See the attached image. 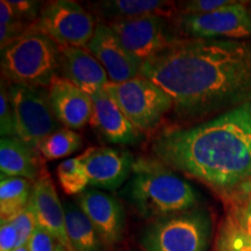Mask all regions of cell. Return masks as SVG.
<instances>
[{"mask_svg": "<svg viewBox=\"0 0 251 251\" xmlns=\"http://www.w3.org/2000/svg\"><path fill=\"white\" fill-rule=\"evenodd\" d=\"M141 76L171 97L181 120L215 117L251 100V41L178 39L144 61Z\"/></svg>", "mask_w": 251, "mask_h": 251, "instance_id": "1", "label": "cell"}, {"mask_svg": "<svg viewBox=\"0 0 251 251\" xmlns=\"http://www.w3.org/2000/svg\"><path fill=\"white\" fill-rule=\"evenodd\" d=\"M151 151L172 170L235 192L251 180V100L191 127L163 130Z\"/></svg>", "mask_w": 251, "mask_h": 251, "instance_id": "2", "label": "cell"}, {"mask_svg": "<svg viewBox=\"0 0 251 251\" xmlns=\"http://www.w3.org/2000/svg\"><path fill=\"white\" fill-rule=\"evenodd\" d=\"M143 218L159 219L196 208L197 191L157 159L139 158L121 192Z\"/></svg>", "mask_w": 251, "mask_h": 251, "instance_id": "3", "label": "cell"}, {"mask_svg": "<svg viewBox=\"0 0 251 251\" xmlns=\"http://www.w3.org/2000/svg\"><path fill=\"white\" fill-rule=\"evenodd\" d=\"M59 46L40 33H28L1 50L2 75L12 84L48 87L58 77Z\"/></svg>", "mask_w": 251, "mask_h": 251, "instance_id": "4", "label": "cell"}, {"mask_svg": "<svg viewBox=\"0 0 251 251\" xmlns=\"http://www.w3.org/2000/svg\"><path fill=\"white\" fill-rule=\"evenodd\" d=\"M211 235L208 212L193 208L153 220L143 229L141 244L147 251H206Z\"/></svg>", "mask_w": 251, "mask_h": 251, "instance_id": "5", "label": "cell"}, {"mask_svg": "<svg viewBox=\"0 0 251 251\" xmlns=\"http://www.w3.org/2000/svg\"><path fill=\"white\" fill-rule=\"evenodd\" d=\"M103 89L141 133L151 130L174 109L171 97L148 78L139 76L124 83H109Z\"/></svg>", "mask_w": 251, "mask_h": 251, "instance_id": "6", "label": "cell"}, {"mask_svg": "<svg viewBox=\"0 0 251 251\" xmlns=\"http://www.w3.org/2000/svg\"><path fill=\"white\" fill-rule=\"evenodd\" d=\"M13 107L18 137L35 149L45 137L62 128L51 108L49 91L45 87L11 84L7 86Z\"/></svg>", "mask_w": 251, "mask_h": 251, "instance_id": "7", "label": "cell"}, {"mask_svg": "<svg viewBox=\"0 0 251 251\" xmlns=\"http://www.w3.org/2000/svg\"><path fill=\"white\" fill-rule=\"evenodd\" d=\"M96 27L93 15L80 4L71 0H56L41 8L28 33L43 34L59 47L85 48Z\"/></svg>", "mask_w": 251, "mask_h": 251, "instance_id": "8", "label": "cell"}, {"mask_svg": "<svg viewBox=\"0 0 251 251\" xmlns=\"http://www.w3.org/2000/svg\"><path fill=\"white\" fill-rule=\"evenodd\" d=\"M174 24L180 39L247 40L251 37V11L248 1H237L207 14H177Z\"/></svg>", "mask_w": 251, "mask_h": 251, "instance_id": "9", "label": "cell"}, {"mask_svg": "<svg viewBox=\"0 0 251 251\" xmlns=\"http://www.w3.org/2000/svg\"><path fill=\"white\" fill-rule=\"evenodd\" d=\"M170 19L163 15H146L111 21L107 25L124 48L143 63L180 39Z\"/></svg>", "mask_w": 251, "mask_h": 251, "instance_id": "10", "label": "cell"}, {"mask_svg": "<svg viewBox=\"0 0 251 251\" xmlns=\"http://www.w3.org/2000/svg\"><path fill=\"white\" fill-rule=\"evenodd\" d=\"M85 48L102 65L111 83H124L141 76L143 63L124 48L108 25H97Z\"/></svg>", "mask_w": 251, "mask_h": 251, "instance_id": "11", "label": "cell"}, {"mask_svg": "<svg viewBox=\"0 0 251 251\" xmlns=\"http://www.w3.org/2000/svg\"><path fill=\"white\" fill-rule=\"evenodd\" d=\"M75 200L92 222L105 247L120 242L125 230L126 213L117 198L96 188H86Z\"/></svg>", "mask_w": 251, "mask_h": 251, "instance_id": "12", "label": "cell"}, {"mask_svg": "<svg viewBox=\"0 0 251 251\" xmlns=\"http://www.w3.org/2000/svg\"><path fill=\"white\" fill-rule=\"evenodd\" d=\"M80 156L92 187L115 191L128 181L133 172L134 157L125 150L99 147L87 149Z\"/></svg>", "mask_w": 251, "mask_h": 251, "instance_id": "13", "label": "cell"}, {"mask_svg": "<svg viewBox=\"0 0 251 251\" xmlns=\"http://www.w3.org/2000/svg\"><path fill=\"white\" fill-rule=\"evenodd\" d=\"M28 207L35 218L37 228L47 231L61 246L71 251L65 228L64 205H62L49 175H40L33 184Z\"/></svg>", "mask_w": 251, "mask_h": 251, "instance_id": "14", "label": "cell"}, {"mask_svg": "<svg viewBox=\"0 0 251 251\" xmlns=\"http://www.w3.org/2000/svg\"><path fill=\"white\" fill-rule=\"evenodd\" d=\"M93 113L90 124L109 143L135 146L142 139V133L128 120L118 103L105 89L91 94Z\"/></svg>", "mask_w": 251, "mask_h": 251, "instance_id": "15", "label": "cell"}, {"mask_svg": "<svg viewBox=\"0 0 251 251\" xmlns=\"http://www.w3.org/2000/svg\"><path fill=\"white\" fill-rule=\"evenodd\" d=\"M48 91L52 111L63 127L79 130L91 121L93 101L85 91L59 76L55 78Z\"/></svg>", "mask_w": 251, "mask_h": 251, "instance_id": "16", "label": "cell"}, {"mask_svg": "<svg viewBox=\"0 0 251 251\" xmlns=\"http://www.w3.org/2000/svg\"><path fill=\"white\" fill-rule=\"evenodd\" d=\"M58 74L90 96L109 83L102 65L89 50L80 47H59Z\"/></svg>", "mask_w": 251, "mask_h": 251, "instance_id": "17", "label": "cell"}, {"mask_svg": "<svg viewBox=\"0 0 251 251\" xmlns=\"http://www.w3.org/2000/svg\"><path fill=\"white\" fill-rule=\"evenodd\" d=\"M0 172L4 177H20L35 181L41 175L36 150L18 136L1 137Z\"/></svg>", "mask_w": 251, "mask_h": 251, "instance_id": "18", "label": "cell"}, {"mask_svg": "<svg viewBox=\"0 0 251 251\" xmlns=\"http://www.w3.org/2000/svg\"><path fill=\"white\" fill-rule=\"evenodd\" d=\"M91 5L99 17L108 20V23L146 15L172 18V15L176 14L174 2L161 0H105Z\"/></svg>", "mask_w": 251, "mask_h": 251, "instance_id": "19", "label": "cell"}, {"mask_svg": "<svg viewBox=\"0 0 251 251\" xmlns=\"http://www.w3.org/2000/svg\"><path fill=\"white\" fill-rule=\"evenodd\" d=\"M65 228L71 251H102L101 237L76 201L64 203Z\"/></svg>", "mask_w": 251, "mask_h": 251, "instance_id": "20", "label": "cell"}, {"mask_svg": "<svg viewBox=\"0 0 251 251\" xmlns=\"http://www.w3.org/2000/svg\"><path fill=\"white\" fill-rule=\"evenodd\" d=\"M30 180L20 177L0 179V218L1 222L11 221L28 206L31 196Z\"/></svg>", "mask_w": 251, "mask_h": 251, "instance_id": "21", "label": "cell"}, {"mask_svg": "<svg viewBox=\"0 0 251 251\" xmlns=\"http://www.w3.org/2000/svg\"><path fill=\"white\" fill-rule=\"evenodd\" d=\"M83 147V139L75 130L61 128L45 137L37 146V151L48 161L68 157Z\"/></svg>", "mask_w": 251, "mask_h": 251, "instance_id": "22", "label": "cell"}, {"mask_svg": "<svg viewBox=\"0 0 251 251\" xmlns=\"http://www.w3.org/2000/svg\"><path fill=\"white\" fill-rule=\"evenodd\" d=\"M59 185L68 196H78L86 190L89 185L85 166L81 156L69 158L59 163L56 169Z\"/></svg>", "mask_w": 251, "mask_h": 251, "instance_id": "23", "label": "cell"}, {"mask_svg": "<svg viewBox=\"0 0 251 251\" xmlns=\"http://www.w3.org/2000/svg\"><path fill=\"white\" fill-rule=\"evenodd\" d=\"M227 196L228 207L226 219L251 237V194L237 190Z\"/></svg>", "mask_w": 251, "mask_h": 251, "instance_id": "24", "label": "cell"}, {"mask_svg": "<svg viewBox=\"0 0 251 251\" xmlns=\"http://www.w3.org/2000/svg\"><path fill=\"white\" fill-rule=\"evenodd\" d=\"M216 251H251V237L226 219L216 241Z\"/></svg>", "mask_w": 251, "mask_h": 251, "instance_id": "25", "label": "cell"}, {"mask_svg": "<svg viewBox=\"0 0 251 251\" xmlns=\"http://www.w3.org/2000/svg\"><path fill=\"white\" fill-rule=\"evenodd\" d=\"M0 134L1 137L18 136L15 115L11 100H9L8 90L1 81V92H0Z\"/></svg>", "mask_w": 251, "mask_h": 251, "instance_id": "26", "label": "cell"}, {"mask_svg": "<svg viewBox=\"0 0 251 251\" xmlns=\"http://www.w3.org/2000/svg\"><path fill=\"white\" fill-rule=\"evenodd\" d=\"M237 0H191L185 1L178 6L180 9V13L187 15H200L212 13L226 7V6L236 4Z\"/></svg>", "mask_w": 251, "mask_h": 251, "instance_id": "27", "label": "cell"}, {"mask_svg": "<svg viewBox=\"0 0 251 251\" xmlns=\"http://www.w3.org/2000/svg\"><path fill=\"white\" fill-rule=\"evenodd\" d=\"M12 225L14 226L15 230L18 233V247L27 246L28 241L31 237L35 229L37 228L35 218H34L33 213L29 209V207H26L23 212L11 220Z\"/></svg>", "mask_w": 251, "mask_h": 251, "instance_id": "28", "label": "cell"}, {"mask_svg": "<svg viewBox=\"0 0 251 251\" xmlns=\"http://www.w3.org/2000/svg\"><path fill=\"white\" fill-rule=\"evenodd\" d=\"M58 242L51 235L36 228L31 237L27 243V248L29 251H55Z\"/></svg>", "mask_w": 251, "mask_h": 251, "instance_id": "29", "label": "cell"}, {"mask_svg": "<svg viewBox=\"0 0 251 251\" xmlns=\"http://www.w3.org/2000/svg\"><path fill=\"white\" fill-rule=\"evenodd\" d=\"M18 247V233L12 222H1L0 226V251H14Z\"/></svg>", "mask_w": 251, "mask_h": 251, "instance_id": "30", "label": "cell"}, {"mask_svg": "<svg viewBox=\"0 0 251 251\" xmlns=\"http://www.w3.org/2000/svg\"><path fill=\"white\" fill-rule=\"evenodd\" d=\"M237 190L242 191V192H246V193H251V180L247 181L246 184H243L242 186H241L240 188H237Z\"/></svg>", "mask_w": 251, "mask_h": 251, "instance_id": "31", "label": "cell"}, {"mask_svg": "<svg viewBox=\"0 0 251 251\" xmlns=\"http://www.w3.org/2000/svg\"><path fill=\"white\" fill-rule=\"evenodd\" d=\"M14 251H29V250H28L27 246H23V247H19V248H17V249H15Z\"/></svg>", "mask_w": 251, "mask_h": 251, "instance_id": "32", "label": "cell"}, {"mask_svg": "<svg viewBox=\"0 0 251 251\" xmlns=\"http://www.w3.org/2000/svg\"><path fill=\"white\" fill-rule=\"evenodd\" d=\"M55 251H68L67 249H65V248L64 247H63V246H61V244H59L58 243V246L57 247H56V249H55Z\"/></svg>", "mask_w": 251, "mask_h": 251, "instance_id": "33", "label": "cell"}, {"mask_svg": "<svg viewBox=\"0 0 251 251\" xmlns=\"http://www.w3.org/2000/svg\"><path fill=\"white\" fill-rule=\"evenodd\" d=\"M249 8H250V11H251V2H249Z\"/></svg>", "mask_w": 251, "mask_h": 251, "instance_id": "34", "label": "cell"}, {"mask_svg": "<svg viewBox=\"0 0 251 251\" xmlns=\"http://www.w3.org/2000/svg\"><path fill=\"white\" fill-rule=\"evenodd\" d=\"M250 194H251V193H250Z\"/></svg>", "mask_w": 251, "mask_h": 251, "instance_id": "35", "label": "cell"}]
</instances>
